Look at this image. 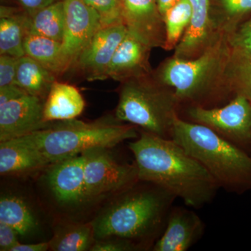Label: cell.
<instances>
[{
  "label": "cell",
  "instance_id": "7",
  "mask_svg": "<svg viewBox=\"0 0 251 251\" xmlns=\"http://www.w3.org/2000/svg\"><path fill=\"white\" fill-rule=\"evenodd\" d=\"M108 149L94 148L85 156V199H94L125 191L139 181L136 167L118 163Z\"/></svg>",
  "mask_w": 251,
  "mask_h": 251
},
{
  "label": "cell",
  "instance_id": "33",
  "mask_svg": "<svg viewBox=\"0 0 251 251\" xmlns=\"http://www.w3.org/2000/svg\"><path fill=\"white\" fill-rule=\"evenodd\" d=\"M57 1L59 0H18L24 9V12L29 16Z\"/></svg>",
  "mask_w": 251,
  "mask_h": 251
},
{
  "label": "cell",
  "instance_id": "17",
  "mask_svg": "<svg viewBox=\"0 0 251 251\" xmlns=\"http://www.w3.org/2000/svg\"><path fill=\"white\" fill-rule=\"evenodd\" d=\"M85 107L83 97L75 86L56 80L44 102V121L74 120L80 116Z\"/></svg>",
  "mask_w": 251,
  "mask_h": 251
},
{
  "label": "cell",
  "instance_id": "4",
  "mask_svg": "<svg viewBox=\"0 0 251 251\" xmlns=\"http://www.w3.org/2000/svg\"><path fill=\"white\" fill-rule=\"evenodd\" d=\"M175 199L158 186L156 190L128 191L94 220L95 240L120 238L131 241L146 237L168 219Z\"/></svg>",
  "mask_w": 251,
  "mask_h": 251
},
{
  "label": "cell",
  "instance_id": "16",
  "mask_svg": "<svg viewBox=\"0 0 251 251\" xmlns=\"http://www.w3.org/2000/svg\"><path fill=\"white\" fill-rule=\"evenodd\" d=\"M192 15L184 35L176 45L174 57L191 59L202 53L210 41L211 24L209 17L210 0H189Z\"/></svg>",
  "mask_w": 251,
  "mask_h": 251
},
{
  "label": "cell",
  "instance_id": "20",
  "mask_svg": "<svg viewBox=\"0 0 251 251\" xmlns=\"http://www.w3.org/2000/svg\"><path fill=\"white\" fill-rule=\"evenodd\" d=\"M23 47L25 55L34 59L57 77L67 72L63 59L62 43L26 31Z\"/></svg>",
  "mask_w": 251,
  "mask_h": 251
},
{
  "label": "cell",
  "instance_id": "12",
  "mask_svg": "<svg viewBox=\"0 0 251 251\" xmlns=\"http://www.w3.org/2000/svg\"><path fill=\"white\" fill-rule=\"evenodd\" d=\"M122 19L128 31L149 47L164 46V22L156 0H121Z\"/></svg>",
  "mask_w": 251,
  "mask_h": 251
},
{
  "label": "cell",
  "instance_id": "11",
  "mask_svg": "<svg viewBox=\"0 0 251 251\" xmlns=\"http://www.w3.org/2000/svg\"><path fill=\"white\" fill-rule=\"evenodd\" d=\"M45 99L26 94L0 105V142L16 139L42 129L51 122L44 118Z\"/></svg>",
  "mask_w": 251,
  "mask_h": 251
},
{
  "label": "cell",
  "instance_id": "13",
  "mask_svg": "<svg viewBox=\"0 0 251 251\" xmlns=\"http://www.w3.org/2000/svg\"><path fill=\"white\" fill-rule=\"evenodd\" d=\"M83 153L52 164L48 182L54 197L64 204H77L85 201Z\"/></svg>",
  "mask_w": 251,
  "mask_h": 251
},
{
  "label": "cell",
  "instance_id": "24",
  "mask_svg": "<svg viewBox=\"0 0 251 251\" xmlns=\"http://www.w3.org/2000/svg\"><path fill=\"white\" fill-rule=\"evenodd\" d=\"M92 224L74 225L59 229L50 241L54 251H90L95 242Z\"/></svg>",
  "mask_w": 251,
  "mask_h": 251
},
{
  "label": "cell",
  "instance_id": "36",
  "mask_svg": "<svg viewBox=\"0 0 251 251\" xmlns=\"http://www.w3.org/2000/svg\"><path fill=\"white\" fill-rule=\"evenodd\" d=\"M179 1V0H156L158 10H159L162 17L163 18V16L166 14L167 11Z\"/></svg>",
  "mask_w": 251,
  "mask_h": 251
},
{
  "label": "cell",
  "instance_id": "10",
  "mask_svg": "<svg viewBox=\"0 0 251 251\" xmlns=\"http://www.w3.org/2000/svg\"><path fill=\"white\" fill-rule=\"evenodd\" d=\"M127 32L124 23L100 27L73 68L78 69L87 80H106L112 57Z\"/></svg>",
  "mask_w": 251,
  "mask_h": 251
},
{
  "label": "cell",
  "instance_id": "1",
  "mask_svg": "<svg viewBox=\"0 0 251 251\" xmlns=\"http://www.w3.org/2000/svg\"><path fill=\"white\" fill-rule=\"evenodd\" d=\"M129 149L139 181L163 188L190 207H202L215 197L216 180L173 139L143 131Z\"/></svg>",
  "mask_w": 251,
  "mask_h": 251
},
{
  "label": "cell",
  "instance_id": "32",
  "mask_svg": "<svg viewBox=\"0 0 251 251\" xmlns=\"http://www.w3.org/2000/svg\"><path fill=\"white\" fill-rule=\"evenodd\" d=\"M18 234L12 227L0 222V251H11L12 248L19 244Z\"/></svg>",
  "mask_w": 251,
  "mask_h": 251
},
{
  "label": "cell",
  "instance_id": "23",
  "mask_svg": "<svg viewBox=\"0 0 251 251\" xmlns=\"http://www.w3.org/2000/svg\"><path fill=\"white\" fill-rule=\"evenodd\" d=\"M0 222L11 226L21 236H26L38 226L27 203L17 196H8L0 200Z\"/></svg>",
  "mask_w": 251,
  "mask_h": 251
},
{
  "label": "cell",
  "instance_id": "22",
  "mask_svg": "<svg viewBox=\"0 0 251 251\" xmlns=\"http://www.w3.org/2000/svg\"><path fill=\"white\" fill-rule=\"evenodd\" d=\"M65 12L63 0H59L29 16L26 31L46 36L62 43L64 32Z\"/></svg>",
  "mask_w": 251,
  "mask_h": 251
},
{
  "label": "cell",
  "instance_id": "8",
  "mask_svg": "<svg viewBox=\"0 0 251 251\" xmlns=\"http://www.w3.org/2000/svg\"><path fill=\"white\" fill-rule=\"evenodd\" d=\"M188 115L196 123L209 127L232 143L251 142V100L241 94L221 108L193 107Z\"/></svg>",
  "mask_w": 251,
  "mask_h": 251
},
{
  "label": "cell",
  "instance_id": "3",
  "mask_svg": "<svg viewBox=\"0 0 251 251\" xmlns=\"http://www.w3.org/2000/svg\"><path fill=\"white\" fill-rule=\"evenodd\" d=\"M171 139L201 163L219 187L234 191L251 181V157L209 127L178 117Z\"/></svg>",
  "mask_w": 251,
  "mask_h": 251
},
{
  "label": "cell",
  "instance_id": "35",
  "mask_svg": "<svg viewBox=\"0 0 251 251\" xmlns=\"http://www.w3.org/2000/svg\"><path fill=\"white\" fill-rule=\"evenodd\" d=\"M49 242H41L37 244H18L12 248L11 251H46L49 250Z\"/></svg>",
  "mask_w": 251,
  "mask_h": 251
},
{
  "label": "cell",
  "instance_id": "15",
  "mask_svg": "<svg viewBox=\"0 0 251 251\" xmlns=\"http://www.w3.org/2000/svg\"><path fill=\"white\" fill-rule=\"evenodd\" d=\"M151 48L128 31L110 63L108 78L120 82L150 75L149 58Z\"/></svg>",
  "mask_w": 251,
  "mask_h": 251
},
{
  "label": "cell",
  "instance_id": "29",
  "mask_svg": "<svg viewBox=\"0 0 251 251\" xmlns=\"http://www.w3.org/2000/svg\"><path fill=\"white\" fill-rule=\"evenodd\" d=\"M18 59L12 56L0 54V88L16 85Z\"/></svg>",
  "mask_w": 251,
  "mask_h": 251
},
{
  "label": "cell",
  "instance_id": "21",
  "mask_svg": "<svg viewBox=\"0 0 251 251\" xmlns=\"http://www.w3.org/2000/svg\"><path fill=\"white\" fill-rule=\"evenodd\" d=\"M27 14L1 7L0 16V54L19 58L25 55V36Z\"/></svg>",
  "mask_w": 251,
  "mask_h": 251
},
{
  "label": "cell",
  "instance_id": "6",
  "mask_svg": "<svg viewBox=\"0 0 251 251\" xmlns=\"http://www.w3.org/2000/svg\"><path fill=\"white\" fill-rule=\"evenodd\" d=\"M229 52L224 39H216L197 57L168 59L158 73V82L173 88L179 101L198 100L224 74Z\"/></svg>",
  "mask_w": 251,
  "mask_h": 251
},
{
  "label": "cell",
  "instance_id": "18",
  "mask_svg": "<svg viewBox=\"0 0 251 251\" xmlns=\"http://www.w3.org/2000/svg\"><path fill=\"white\" fill-rule=\"evenodd\" d=\"M47 163L35 150L21 140L0 142V173L5 175L28 174L44 167Z\"/></svg>",
  "mask_w": 251,
  "mask_h": 251
},
{
  "label": "cell",
  "instance_id": "5",
  "mask_svg": "<svg viewBox=\"0 0 251 251\" xmlns=\"http://www.w3.org/2000/svg\"><path fill=\"white\" fill-rule=\"evenodd\" d=\"M115 116L143 131L172 138L179 99L158 81L148 76L121 82Z\"/></svg>",
  "mask_w": 251,
  "mask_h": 251
},
{
  "label": "cell",
  "instance_id": "2",
  "mask_svg": "<svg viewBox=\"0 0 251 251\" xmlns=\"http://www.w3.org/2000/svg\"><path fill=\"white\" fill-rule=\"evenodd\" d=\"M137 137L135 126L123 124L115 116H105L92 122L74 119L51 122L42 129L16 139L52 165L92 149L112 148Z\"/></svg>",
  "mask_w": 251,
  "mask_h": 251
},
{
  "label": "cell",
  "instance_id": "28",
  "mask_svg": "<svg viewBox=\"0 0 251 251\" xmlns=\"http://www.w3.org/2000/svg\"><path fill=\"white\" fill-rule=\"evenodd\" d=\"M228 44L231 50L251 55V18L234 31Z\"/></svg>",
  "mask_w": 251,
  "mask_h": 251
},
{
  "label": "cell",
  "instance_id": "25",
  "mask_svg": "<svg viewBox=\"0 0 251 251\" xmlns=\"http://www.w3.org/2000/svg\"><path fill=\"white\" fill-rule=\"evenodd\" d=\"M192 15V6L189 0H179L163 16L166 40L163 47L174 49L181 40L187 28Z\"/></svg>",
  "mask_w": 251,
  "mask_h": 251
},
{
  "label": "cell",
  "instance_id": "19",
  "mask_svg": "<svg viewBox=\"0 0 251 251\" xmlns=\"http://www.w3.org/2000/svg\"><path fill=\"white\" fill-rule=\"evenodd\" d=\"M57 77L53 73L28 56L18 59L16 85L28 94L46 99Z\"/></svg>",
  "mask_w": 251,
  "mask_h": 251
},
{
  "label": "cell",
  "instance_id": "26",
  "mask_svg": "<svg viewBox=\"0 0 251 251\" xmlns=\"http://www.w3.org/2000/svg\"><path fill=\"white\" fill-rule=\"evenodd\" d=\"M224 74L237 94L251 100V55L230 50Z\"/></svg>",
  "mask_w": 251,
  "mask_h": 251
},
{
  "label": "cell",
  "instance_id": "31",
  "mask_svg": "<svg viewBox=\"0 0 251 251\" xmlns=\"http://www.w3.org/2000/svg\"><path fill=\"white\" fill-rule=\"evenodd\" d=\"M221 8L230 18H239L251 11V0H219Z\"/></svg>",
  "mask_w": 251,
  "mask_h": 251
},
{
  "label": "cell",
  "instance_id": "14",
  "mask_svg": "<svg viewBox=\"0 0 251 251\" xmlns=\"http://www.w3.org/2000/svg\"><path fill=\"white\" fill-rule=\"evenodd\" d=\"M204 226L196 213L187 209H171L166 227L153 247L154 251H186L204 232Z\"/></svg>",
  "mask_w": 251,
  "mask_h": 251
},
{
  "label": "cell",
  "instance_id": "30",
  "mask_svg": "<svg viewBox=\"0 0 251 251\" xmlns=\"http://www.w3.org/2000/svg\"><path fill=\"white\" fill-rule=\"evenodd\" d=\"M137 247L128 239L120 238L97 240L94 243L90 251H129L136 250Z\"/></svg>",
  "mask_w": 251,
  "mask_h": 251
},
{
  "label": "cell",
  "instance_id": "27",
  "mask_svg": "<svg viewBox=\"0 0 251 251\" xmlns=\"http://www.w3.org/2000/svg\"><path fill=\"white\" fill-rule=\"evenodd\" d=\"M95 10L100 18L102 27L124 23L121 0H83Z\"/></svg>",
  "mask_w": 251,
  "mask_h": 251
},
{
  "label": "cell",
  "instance_id": "34",
  "mask_svg": "<svg viewBox=\"0 0 251 251\" xmlns=\"http://www.w3.org/2000/svg\"><path fill=\"white\" fill-rule=\"evenodd\" d=\"M26 94L27 93L18 85L9 86V87L0 88V105L19 98Z\"/></svg>",
  "mask_w": 251,
  "mask_h": 251
},
{
  "label": "cell",
  "instance_id": "9",
  "mask_svg": "<svg viewBox=\"0 0 251 251\" xmlns=\"http://www.w3.org/2000/svg\"><path fill=\"white\" fill-rule=\"evenodd\" d=\"M63 1L65 23L62 52L67 72L74 67L79 56L102 25L97 11L83 0Z\"/></svg>",
  "mask_w": 251,
  "mask_h": 251
}]
</instances>
